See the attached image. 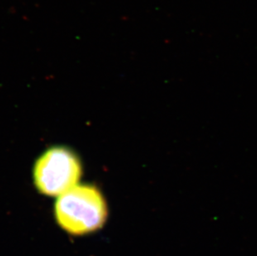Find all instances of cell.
Masks as SVG:
<instances>
[{"label": "cell", "instance_id": "6da1fadb", "mask_svg": "<svg viewBox=\"0 0 257 256\" xmlns=\"http://www.w3.org/2000/svg\"><path fill=\"white\" fill-rule=\"evenodd\" d=\"M54 215L63 230L73 235L97 231L104 225L107 206L104 196L91 185H77L58 196Z\"/></svg>", "mask_w": 257, "mask_h": 256}, {"label": "cell", "instance_id": "7a4b0ae2", "mask_svg": "<svg viewBox=\"0 0 257 256\" xmlns=\"http://www.w3.org/2000/svg\"><path fill=\"white\" fill-rule=\"evenodd\" d=\"M82 175L80 161L65 148H50L37 161L34 181L39 192L59 196L78 185Z\"/></svg>", "mask_w": 257, "mask_h": 256}]
</instances>
